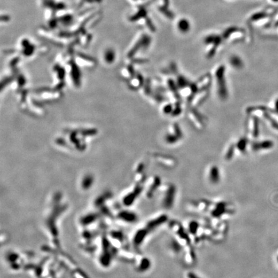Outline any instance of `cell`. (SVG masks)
<instances>
[{"mask_svg": "<svg viewBox=\"0 0 278 278\" xmlns=\"http://www.w3.org/2000/svg\"><path fill=\"white\" fill-rule=\"evenodd\" d=\"M176 193V190L174 186H171L169 188V189L167 191L165 196L163 204L164 207L167 209H170L172 207L173 204L174 203L175 200V195Z\"/></svg>", "mask_w": 278, "mask_h": 278, "instance_id": "6da1fadb", "label": "cell"}, {"mask_svg": "<svg viewBox=\"0 0 278 278\" xmlns=\"http://www.w3.org/2000/svg\"><path fill=\"white\" fill-rule=\"evenodd\" d=\"M210 179L211 181L214 183H218L219 182L220 180V176H219V173L218 171V169L214 167V168L212 169L211 171V173H210Z\"/></svg>", "mask_w": 278, "mask_h": 278, "instance_id": "7a4b0ae2", "label": "cell"}, {"mask_svg": "<svg viewBox=\"0 0 278 278\" xmlns=\"http://www.w3.org/2000/svg\"><path fill=\"white\" fill-rule=\"evenodd\" d=\"M166 220H167L166 216H165V215H164V216H161L160 217H159L156 220H155V221L154 220L153 222H151L150 224L151 227V228L156 227V226H158V225L163 224V223H164L166 221Z\"/></svg>", "mask_w": 278, "mask_h": 278, "instance_id": "3957f363", "label": "cell"}, {"mask_svg": "<svg viewBox=\"0 0 278 278\" xmlns=\"http://www.w3.org/2000/svg\"><path fill=\"white\" fill-rule=\"evenodd\" d=\"M198 229V225L196 222H193L189 224V230L191 233H193V234L196 233V231H197Z\"/></svg>", "mask_w": 278, "mask_h": 278, "instance_id": "277c9868", "label": "cell"}, {"mask_svg": "<svg viewBox=\"0 0 278 278\" xmlns=\"http://www.w3.org/2000/svg\"><path fill=\"white\" fill-rule=\"evenodd\" d=\"M225 211V207L223 205L222 203H220V205H218L217 208L215 210V216H218V215L222 214L223 212Z\"/></svg>", "mask_w": 278, "mask_h": 278, "instance_id": "5b68a950", "label": "cell"}, {"mask_svg": "<svg viewBox=\"0 0 278 278\" xmlns=\"http://www.w3.org/2000/svg\"><path fill=\"white\" fill-rule=\"evenodd\" d=\"M188 278H200V277H198L196 274H194L193 272H189L188 274Z\"/></svg>", "mask_w": 278, "mask_h": 278, "instance_id": "8992f818", "label": "cell"}]
</instances>
